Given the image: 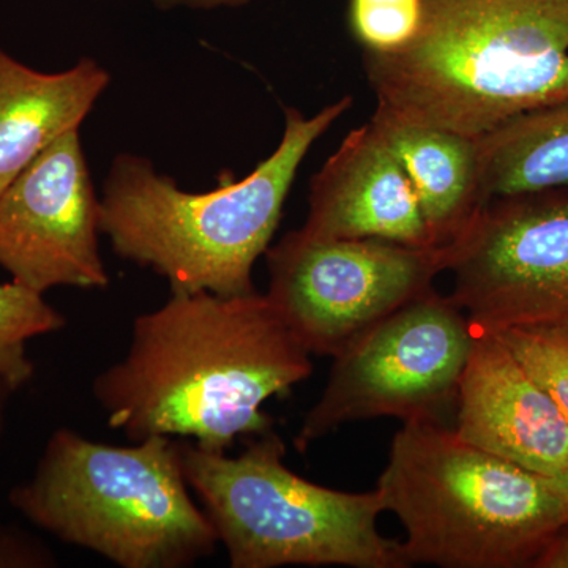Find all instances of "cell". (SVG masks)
Segmentation results:
<instances>
[{"instance_id": "1", "label": "cell", "mask_w": 568, "mask_h": 568, "mask_svg": "<svg viewBox=\"0 0 568 568\" xmlns=\"http://www.w3.org/2000/svg\"><path fill=\"white\" fill-rule=\"evenodd\" d=\"M310 357L267 294L171 293L134 320L125 357L95 377L93 396L134 443L192 437L226 452L272 429L264 403L310 377Z\"/></svg>"}, {"instance_id": "2", "label": "cell", "mask_w": 568, "mask_h": 568, "mask_svg": "<svg viewBox=\"0 0 568 568\" xmlns=\"http://www.w3.org/2000/svg\"><path fill=\"white\" fill-rule=\"evenodd\" d=\"M365 71L377 108L481 136L568 99V0H422L414 40Z\"/></svg>"}, {"instance_id": "3", "label": "cell", "mask_w": 568, "mask_h": 568, "mask_svg": "<svg viewBox=\"0 0 568 568\" xmlns=\"http://www.w3.org/2000/svg\"><path fill=\"white\" fill-rule=\"evenodd\" d=\"M351 106L345 97L310 118L286 108L274 153L244 179L224 174L212 192H185L148 159L121 153L104 182L100 233L122 260L164 276L171 293H256L253 267L271 245L298 166Z\"/></svg>"}, {"instance_id": "4", "label": "cell", "mask_w": 568, "mask_h": 568, "mask_svg": "<svg viewBox=\"0 0 568 568\" xmlns=\"http://www.w3.org/2000/svg\"><path fill=\"white\" fill-rule=\"evenodd\" d=\"M189 488L174 437L119 447L59 428L9 500L37 528L123 568H185L220 544Z\"/></svg>"}, {"instance_id": "5", "label": "cell", "mask_w": 568, "mask_h": 568, "mask_svg": "<svg viewBox=\"0 0 568 568\" xmlns=\"http://www.w3.org/2000/svg\"><path fill=\"white\" fill-rule=\"evenodd\" d=\"M376 491L406 530L409 567H532L568 521V504L549 478L473 446L439 420L403 425Z\"/></svg>"}, {"instance_id": "6", "label": "cell", "mask_w": 568, "mask_h": 568, "mask_svg": "<svg viewBox=\"0 0 568 568\" xmlns=\"http://www.w3.org/2000/svg\"><path fill=\"white\" fill-rule=\"evenodd\" d=\"M179 443L186 484L231 567H409L402 541L377 529L379 493L338 491L297 476L284 465L286 446L272 429L248 437L237 457Z\"/></svg>"}, {"instance_id": "7", "label": "cell", "mask_w": 568, "mask_h": 568, "mask_svg": "<svg viewBox=\"0 0 568 568\" xmlns=\"http://www.w3.org/2000/svg\"><path fill=\"white\" fill-rule=\"evenodd\" d=\"M476 327L435 287L369 325L334 355L320 399L306 413L295 448H306L349 422L395 417L439 420L457 399Z\"/></svg>"}, {"instance_id": "8", "label": "cell", "mask_w": 568, "mask_h": 568, "mask_svg": "<svg viewBox=\"0 0 568 568\" xmlns=\"http://www.w3.org/2000/svg\"><path fill=\"white\" fill-rule=\"evenodd\" d=\"M268 298L310 355L343 349L369 325L433 290L452 246L325 239L291 231L268 246Z\"/></svg>"}, {"instance_id": "9", "label": "cell", "mask_w": 568, "mask_h": 568, "mask_svg": "<svg viewBox=\"0 0 568 568\" xmlns=\"http://www.w3.org/2000/svg\"><path fill=\"white\" fill-rule=\"evenodd\" d=\"M448 271L477 331L568 325V186L493 197Z\"/></svg>"}, {"instance_id": "10", "label": "cell", "mask_w": 568, "mask_h": 568, "mask_svg": "<svg viewBox=\"0 0 568 568\" xmlns=\"http://www.w3.org/2000/svg\"><path fill=\"white\" fill-rule=\"evenodd\" d=\"M99 234L100 200L73 130L0 192V267L40 294L103 290L110 276Z\"/></svg>"}, {"instance_id": "11", "label": "cell", "mask_w": 568, "mask_h": 568, "mask_svg": "<svg viewBox=\"0 0 568 568\" xmlns=\"http://www.w3.org/2000/svg\"><path fill=\"white\" fill-rule=\"evenodd\" d=\"M455 432L538 476L568 465V420L499 336L477 331L458 388Z\"/></svg>"}, {"instance_id": "12", "label": "cell", "mask_w": 568, "mask_h": 568, "mask_svg": "<svg viewBox=\"0 0 568 568\" xmlns=\"http://www.w3.org/2000/svg\"><path fill=\"white\" fill-rule=\"evenodd\" d=\"M305 233L433 246L413 182L372 122L347 134L313 178Z\"/></svg>"}, {"instance_id": "13", "label": "cell", "mask_w": 568, "mask_h": 568, "mask_svg": "<svg viewBox=\"0 0 568 568\" xmlns=\"http://www.w3.org/2000/svg\"><path fill=\"white\" fill-rule=\"evenodd\" d=\"M416 190L433 246L462 241L487 207L477 138L417 125L377 108L372 118Z\"/></svg>"}, {"instance_id": "14", "label": "cell", "mask_w": 568, "mask_h": 568, "mask_svg": "<svg viewBox=\"0 0 568 568\" xmlns=\"http://www.w3.org/2000/svg\"><path fill=\"white\" fill-rule=\"evenodd\" d=\"M110 81L92 59L41 73L0 50V192L54 142L80 130Z\"/></svg>"}, {"instance_id": "15", "label": "cell", "mask_w": 568, "mask_h": 568, "mask_svg": "<svg viewBox=\"0 0 568 568\" xmlns=\"http://www.w3.org/2000/svg\"><path fill=\"white\" fill-rule=\"evenodd\" d=\"M477 142L489 200L568 186V99L515 115Z\"/></svg>"}, {"instance_id": "16", "label": "cell", "mask_w": 568, "mask_h": 568, "mask_svg": "<svg viewBox=\"0 0 568 568\" xmlns=\"http://www.w3.org/2000/svg\"><path fill=\"white\" fill-rule=\"evenodd\" d=\"M44 294L13 282L0 284V381L18 390L32 379L28 343L61 331L67 321Z\"/></svg>"}, {"instance_id": "17", "label": "cell", "mask_w": 568, "mask_h": 568, "mask_svg": "<svg viewBox=\"0 0 568 568\" xmlns=\"http://www.w3.org/2000/svg\"><path fill=\"white\" fill-rule=\"evenodd\" d=\"M496 335L568 420V325L514 327Z\"/></svg>"}, {"instance_id": "18", "label": "cell", "mask_w": 568, "mask_h": 568, "mask_svg": "<svg viewBox=\"0 0 568 568\" xmlns=\"http://www.w3.org/2000/svg\"><path fill=\"white\" fill-rule=\"evenodd\" d=\"M347 20L364 54H394L417 36L422 0H349Z\"/></svg>"}, {"instance_id": "19", "label": "cell", "mask_w": 568, "mask_h": 568, "mask_svg": "<svg viewBox=\"0 0 568 568\" xmlns=\"http://www.w3.org/2000/svg\"><path fill=\"white\" fill-rule=\"evenodd\" d=\"M58 566L51 549L31 532L0 525V568H48Z\"/></svg>"}, {"instance_id": "20", "label": "cell", "mask_w": 568, "mask_h": 568, "mask_svg": "<svg viewBox=\"0 0 568 568\" xmlns=\"http://www.w3.org/2000/svg\"><path fill=\"white\" fill-rule=\"evenodd\" d=\"M534 568H568V521L560 526L538 552Z\"/></svg>"}, {"instance_id": "21", "label": "cell", "mask_w": 568, "mask_h": 568, "mask_svg": "<svg viewBox=\"0 0 568 568\" xmlns=\"http://www.w3.org/2000/svg\"><path fill=\"white\" fill-rule=\"evenodd\" d=\"M159 3L162 9H171V7H190V9H222V7H235L246 6L250 0H153Z\"/></svg>"}, {"instance_id": "22", "label": "cell", "mask_w": 568, "mask_h": 568, "mask_svg": "<svg viewBox=\"0 0 568 568\" xmlns=\"http://www.w3.org/2000/svg\"><path fill=\"white\" fill-rule=\"evenodd\" d=\"M13 392V388L0 381V439H2L3 429H6L7 410H9L10 396Z\"/></svg>"}, {"instance_id": "23", "label": "cell", "mask_w": 568, "mask_h": 568, "mask_svg": "<svg viewBox=\"0 0 568 568\" xmlns=\"http://www.w3.org/2000/svg\"><path fill=\"white\" fill-rule=\"evenodd\" d=\"M549 481H551L552 487H555L556 491H558L568 504V465L559 476L549 478Z\"/></svg>"}]
</instances>
